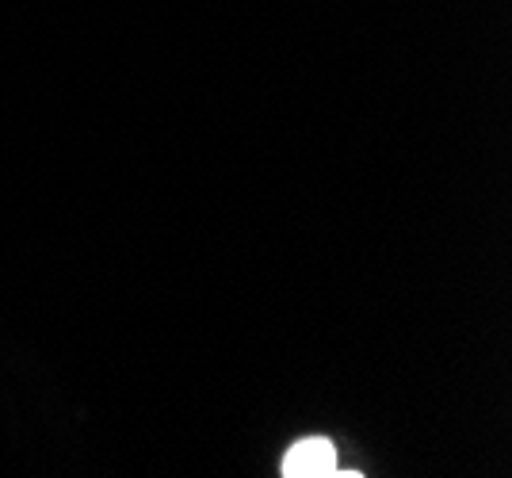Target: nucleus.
<instances>
[{
  "label": "nucleus",
  "mask_w": 512,
  "mask_h": 478,
  "mask_svg": "<svg viewBox=\"0 0 512 478\" xmlns=\"http://www.w3.org/2000/svg\"><path fill=\"white\" fill-rule=\"evenodd\" d=\"M283 478H337V448L329 436H302L287 448L279 463Z\"/></svg>",
  "instance_id": "nucleus-1"
}]
</instances>
